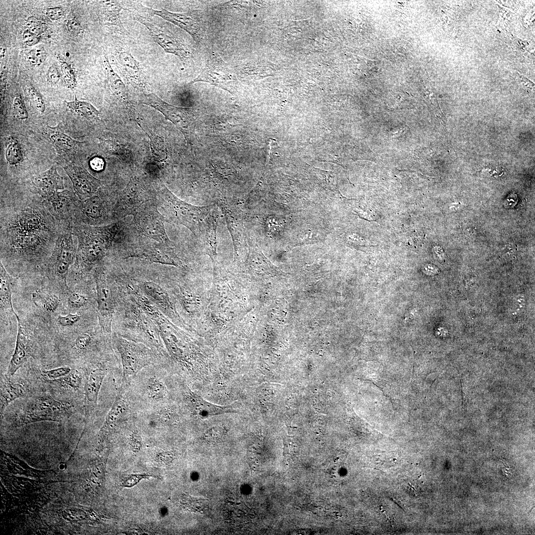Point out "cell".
I'll return each instance as SVG.
<instances>
[{
  "instance_id": "6da1fadb",
  "label": "cell",
  "mask_w": 535,
  "mask_h": 535,
  "mask_svg": "<svg viewBox=\"0 0 535 535\" xmlns=\"http://www.w3.org/2000/svg\"><path fill=\"white\" fill-rule=\"evenodd\" d=\"M0 249L17 255L52 252L63 224L43 201L27 205H0Z\"/></svg>"
},
{
  "instance_id": "7a4b0ae2",
  "label": "cell",
  "mask_w": 535,
  "mask_h": 535,
  "mask_svg": "<svg viewBox=\"0 0 535 535\" xmlns=\"http://www.w3.org/2000/svg\"><path fill=\"white\" fill-rule=\"evenodd\" d=\"M114 226L95 227L83 224L73 225V234L77 238V258L91 265L101 260L111 245Z\"/></svg>"
},
{
  "instance_id": "3957f363",
  "label": "cell",
  "mask_w": 535,
  "mask_h": 535,
  "mask_svg": "<svg viewBox=\"0 0 535 535\" xmlns=\"http://www.w3.org/2000/svg\"><path fill=\"white\" fill-rule=\"evenodd\" d=\"M161 207L166 218L177 224L185 226L197 237L200 226L215 206H197L184 202L175 196L165 186L160 190Z\"/></svg>"
},
{
  "instance_id": "277c9868",
  "label": "cell",
  "mask_w": 535,
  "mask_h": 535,
  "mask_svg": "<svg viewBox=\"0 0 535 535\" xmlns=\"http://www.w3.org/2000/svg\"><path fill=\"white\" fill-rule=\"evenodd\" d=\"M73 406L47 394L41 395L27 404L17 415V426L41 421L60 422L72 414Z\"/></svg>"
},
{
  "instance_id": "5b68a950",
  "label": "cell",
  "mask_w": 535,
  "mask_h": 535,
  "mask_svg": "<svg viewBox=\"0 0 535 535\" xmlns=\"http://www.w3.org/2000/svg\"><path fill=\"white\" fill-rule=\"evenodd\" d=\"M114 338L121 358L122 382L125 384L142 369L153 364L154 354L152 349L142 343L119 335Z\"/></svg>"
},
{
  "instance_id": "8992f818",
  "label": "cell",
  "mask_w": 535,
  "mask_h": 535,
  "mask_svg": "<svg viewBox=\"0 0 535 535\" xmlns=\"http://www.w3.org/2000/svg\"><path fill=\"white\" fill-rule=\"evenodd\" d=\"M72 223L65 224L56 240L49 260L50 271L66 281L69 268L77 255Z\"/></svg>"
},
{
  "instance_id": "52a82bcc",
  "label": "cell",
  "mask_w": 535,
  "mask_h": 535,
  "mask_svg": "<svg viewBox=\"0 0 535 535\" xmlns=\"http://www.w3.org/2000/svg\"><path fill=\"white\" fill-rule=\"evenodd\" d=\"M199 82L208 83L231 94L236 92L239 85L232 68L215 53L212 54L200 73L189 84Z\"/></svg>"
},
{
  "instance_id": "ba28073f",
  "label": "cell",
  "mask_w": 535,
  "mask_h": 535,
  "mask_svg": "<svg viewBox=\"0 0 535 535\" xmlns=\"http://www.w3.org/2000/svg\"><path fill=\"white\" fill-rule=\"evenodd\" d=\"M141 102L161 112L166 119L176 126L187 140L190 138L193 132L195 120L193 108L172 105L154 93L144 94Z\"/></svg>"
},
{
  "instance_id": "9c48e42d",
  "label": "cell",
  "mask_w": 535,
  "mask_h": 535,
  "mask_svg": "<svg viewBox=\"0 0 535 535\" xmlns=\"http://www.w3.org/2000/svg\"><path fill=\"white\" fill-rule=\"evenodd\" d=\"M217 204L224 216L233 242L235 258H237L246 250H248V231L244 222V214L239 206L227 200H219Z\"/></svg>"
},
{
  "instance_id": "30bf717a",
  "label": "cell",
  "mask_w": 535,
  "mask_h": 535,
  "mask_svg": "<svg viewBox=\"0 0 535 535\" xmlns=\"http://www.w3.org/2000/svg\"><path fill=\"white\" fill-rule=\"evenodd\" d=\"M95 283L99 323L103 333L110 334L115 307L113 290L106 276L102 273H96Z\"/></svg>"
},
{
  "instance_id": "8fae6325",
  "label": "cell",
  "mask_w": 535,
  "mask_h": 535,
  "mask_svg": "<svg viewBox=\"0 0 535 535\" xmlns=\"http://www.w3.org/2000/svg\"><path fill=\"white\" fill-rule=\"evenodd\" d=\"M79 199L71 191H57L43 199V204L51 215L62 224L72 223L77 204Z\"/></svg>"
},
{
  "instance_id": "7c38bea8",
  "label": "cell",
  "mask_w": 535,
  "mask_h": 535,
  "mask_svg": "<svg viewBox=\"0 0 535 535\" xmlns=\"http://www.w3.org/2000/svg\"><path fill=\"white\" fill-rule=\"evenodd\" d=\"M137 227L146 237L160 244L173 247L163 224L164 217L156 208H146L140 210L135 217Z\"/></svg>"
},
{
  "instance_id": "4fadbf2b",
  "label": "cell",
  "mask_w": 535,
  "mask_h": 535,
  "mask_svg": "<svg viewBox=\"0 0 535 535\" xmlns=\"http://www.w3.org/2000/svg\"><path fill=\"white\" fill-rule=\"evenodd\" d=\"M145 11L152 15H157L172 23L189 33L194 41L203 44L206 41L205 32L200 23L190 14L176 13L165 9L156 10L144 7Z\"/></svg>"
},
{
  "instance_id": "5bb4252c",
  "label": "cell",
  "mask_w": 535,
  "mask_h": 535,
  "mask_svg": "<svg viewBox=\"0 0 535 535\" xmlns=\"http://www.w3.org/2000/svg\"><path fill=\"white\" fill-rule=\"evenodd\" d=\"M135 19L143 24L149 30L153 40L167 53L173 54L182 60L189 58L190 53L182 43L173 36L165 33L153 24L149 19L136 14Z\"/></svg>"
},
{
  "instance_id": "9a60e30c",
  "label": "cell",
  "mask_w": 535,
  "mask_h": 535,
  "mask_svg": "<svg viewBox=\"0 0 535 535\" xmlns=\"http://www.w3.org/2000/svg\"><path fill=\"white\" fill-rule=\"evenodd\" d=\"M63 168L72 183L75 195L81 201L92 196L101 185L100 180L82 166L68 165Z\"/></svg>"
},
{
  "instance_id": "2e32d148",
  "label": "cell",
  "mask_w": 535,
  "mask_h": 535,
  "mask_svg": "<svg viewBox=\"0 0 535 535\" xmlns=\"http://www.w3.org/2000/svg\"><path fill=\"white\" fill-rule=\"evenodd\" d=\"M31 184L32 192L43 199L64 189L63 178L58 173L54 165L35 175Z\"/></svg>"
},
{
  "instance_id": "e0dca14e",
  "label": "cell",
  "mask_w": 535,
  "mask_h": 535,
  "mask_svg": "<svg viewBox=\"0 0 535 535\" xmlns=\"http://www.w3.org/2000/svg\"><path fill=\"white\" fill-rule=\"evenodd\" d=\"M214 208L202 222L197 236L205 252L212 260L214 266L216 264L218 219V214Z\"/></svg>"
},
{
  "instance_id": "ac0fdd59",
  "label": "cell",
  "mask_w": 535,
  "mask_h": 535,
  "mask_svg": "<svg viewBox=\"0 0 535 535\" xmlns=\"http://www.w3.org/2000/svg\"><path fill=\"white\" fill-rule=\"evenodd\" d=\"M186 401L192 414L202 419L223 414L237 412L231 406H222L215 405L191 391L187 392Z\"/></svg>"
},
{
  "instance_id": "d6986e66",
  "label": "cell",
  "mask_w": 535,
  "mask_h": 535,
  "mask_svg": "<svg viewBox=\"0 0 535 535\" xmlns=\"http://www.w3.org/2000/svg\"><path fill=\"white\" fill-rule=\"evenodd\" d=\"M15 316L18 324L17 334L15 349L6 373V374L10 377L15 374L30 356L28 338L25 333L22 323L16 313Z\"/></svg>"
},
{
  "instance_id": "ffe728a7",
  "label": "cell",
  "mask_w": 535,
  "mask_h": 535,
  "mask_svg": "<svg viewBox=\"0 0 535 535\" xmlns=\"http://www.w3.org/2000/svg\"><path fill=\"white\" fill-rule=\"evenodd\" d=\"M133 256L164 265L180 266L181 262L173 251V247L161 244L148 247L137 251Z\"/></svg>"
},
{
  "instance_id": "44dd1931",
  "label": "cell",
  "mask_w": 535,
  "mask_h": 535,
  "mask_svg": "<svg viewBox=\"0 0 535 535\" xmlns=\"http://www.w3.org/2000/svg\"><path fill=\"white\" fill-rule=\"evenodd\" d=\"M142 292L162 312L172 316L175 314L174 308L166 291L156 282L146 281L139 285Z\"/></svg>"
},
{
  "instance_id": "7402d4cb",
  "label": "cell",
  "mask_w": 535,
  "mask_h": 535,
  "mask_svg": "<svg viewBox=\"0 0 535 535\" xmlns=\"http://www.w3.org/2000/svg\"><path fill=\"white\" fill-rule=\"evenodd\" d=\"M107 370L104 366L97 367L89 374L84 386L85 401L89 405H97L99 394Z\"/></svg>"
},
{
  "instance_id": "603a6c76",
  "label": "cell",
  "mask_w": 535,
  "mask_h": 535,
  "mask_svg": "<svg viewBox=\"0 0 535 535\" xmlns=\"http://www.w3.org/2000/svg\"><path fill=\"white\" fill-rule=\"evenodd\" d=\"M116 60L121 72L134 84L141 86L144 84V77L139 63L129 52L122 51L117 54Z\"/></svg>"
},
{
  "instance_id": "cb8c5ba5",
  "label": "cell",
  "mask_w": 535,
  "mask_h": 535,
  "mask_svg": "<svg viewBox=\"0 0 535 535\" xmlns=\"http://www.w3.org/2000/svg\"><path fill=\"white\" fill-rule=\"evenodd\" d=\"M7 374L2 375L0 382V414L12 401L26 394L25 387L21 383L11 380Z\"/></svg>"
},
{
  "instance_id": "d4e9b609",
  "label": "cell",
  "mask_w": 535,
  "mask_h": 535,
  "mask_svg": "<svg viewBox=\"0 0 535 535\" xmlns=\"http://www.w3.org/2000/svg\"><path fill=\"white\" fill-rule=\"evenodd\" d=\"M13 278L0 262V306L1 312L8 311L14 315L16 313L12 303V285Z\"/></svg>"
},
{
  "instance_id": "484cf974",
  "label": "cell",
  "mask_w": 535,
  "mask_h": 535,
  "mask_svg": "<svg viewBox=\"0 0 535 535\" xmlns=\"http://www.w3.org/2000/svg\"><path fill=\"white\" fill-rule=\"evenodd\" d=\"M104 64L107 78L111 91L118 99L129 106L130 103L128 101L125 86L120 77L112 69L108 59L106 55L104 57Z\"/></svg>"
},
{
  "instance_id": "4316f807",
  "label": "cell",
  "mask_w": 535,
  "mask_h": 535,
  "mask_svg": "<svg viewBox=\"0 0 535 535\" xmlns=\"http://www.w3.org/2000/svg\"><path fill=\"white\" fill-rule=\"evenodd\" d=\"M127 408V402L122 395H117L106 417L101 434L105 433L107 429L112 427L123 415L126 414Z\"/></svg>"
},
{
  "instance_id": "83f0119b",
  "label": "cell",
  "mask_w": 535,
  "mask_h": 535,
  "mask_svg": "<svg viewBox=\"0 0 535 535\" xmlns=\"http://www.w3.org/2000/svg\"><path fill=\"white\" fill-rule=\"evenodd\" d=\"M144 389L147 397L155 402L162 401L167 394V388L164 382L155 375H151L146 379Z\"/></svg>"
},
{
  "instance_id": "f1b7e54d",
  "label": "cell",
  "mask_w": 535,
  "mask_h": 535,
  "mask_svg": "<svg viewBox=\"0 0 535 535\" xmlns=\"http://www.w3.org/2000/svg\"><path fill=\"white\" fill-rule=\"evenodd\" d=\"M66 107L72 113L85 117L89 120H97L100 112L91 104L77 99L72 102L65 101Z\"/></svg>"
},
{
  "instance_id": "f546056e",
  "label": "cell",
  "mask_w": 535,
  "mask_h": 535,
  "mask_svg": "<svg viewBox=\"0 0 535 535\" xmlns=\"http://www.w3.org/2000/svg\"><path fill=\"white\" fill-rule=\"evenodd\" d=\"M32 298L36 306L50 313L54 312L60 303L58 297L55 295L41 290L33 292Z\"/></svg>"
},
{
  "instance_id": "4dcf8cb0",
  "label": "cell",
  "mask_w": 535,
  "mask_h": 535,
  "mask_svg": "<svg viewBox=\"0 0 535 535\" xmlns=\"http://www.w3.org/2000/svg\"><path fill=\"white\" fill-rule=\"evenodd\" d=\"M49 138L52 143L58 150L67 152L73 151L78 144V142L57 128L50 127Z\"/></svg>"
},
{
  "instance_id": "1f68e13d",
  "label": "cell",
  "mask_w": 535,
  "mask_h": 535,
  "mask_svg": "<svg viewBox=\"0 0 535 535\" xmlns=\"http://www.w3.org/2000/svg\"><path fill=\"white\" fill-rule=\"evenodd\" d=\"M104 3V10L106 19L109 23L118 26L122 32L125 33V30L120 18L122 5L117 1H105Z\"/></svg>"
},
{
  "instance_id": "d6a6232c",
  "label": "cell",
  "mask_w": 535,
  "mask_h": 535,
  "mask_svg": "<svg viewBox=\"0 0 535 535\" xmlns=\"http://www.w3.org/2000/svg\"><path fill=\"white\" fill-rule=\"evenodd\" d=\"M150 145L154 159L159 162L164 160L167 157L166 150L162 137L150 136Z\"/></svg>"
},
{
  "instance_id": "836d02e7",
  "label": "cell",
  "mask_w": 535,
  "mask_h": 535,
  "mask_svg": "<svg viewBox=\"0 0 535 535\" xmlns=\"http://www.w3.org/2000/svg\"><path fill=\"white\" fill-rule=\"evenodd\" d=\"M57 59L60 65L63 79L66 85L68 88L73 89L76 86L77 82L71 66L62 55H58Z\"/></svg>"
},
{
  "instance_id": "e575fe53",
  "label": "cell",
  "mask_w": 535,
  "mask_h": 535,
  "mask_svg": "<svg viewBox=\"0 0 535 535\" xmlns=\"http://www.w3.org/2000/svg\"><path fill=\"white\" fill-rule=\"evenodd\" d=\"M5 158L10 165L17 164L22 160L21 148L17 141L13 140L9 144L6 150Z\"/></svg>"
},
{
  "instance_id": "d590c367",
  "label": "cell",
  "mask_w": 535,
  "mask_h": 535,
  "mask_svg": "<svg viewBox=\"0 0 535 535\" xmlns=\"http://www.w3.org/2000/svg\"><path fill=\"white\" fill-rule=\"evenodd\" d=\"M55 381H58L62 386L74 389H78L82 385V377L76 371L72 370L68 374Z\"/></svg>"
},
{
  "instance_id": "8d00e7d4",
  "label": "cell",
  "mask_w": 535,
  "mask_h": 535,
  "mask_svg": "<svg viewBox=\"0 0 535 535\" xmlns=\"http://www.w3.org/2000/svg\"><path fill=\"white\" fill-rule=\"evenodd\" d=\"M47 53L42 46H37L30 51L27 54V59L32 65H40L46 59Z\"/></svg>"
},
{
  "instance_id": "74e56055",
  "label": "cell",
  "mask_w": 535,
  "mask_h": 535,
  "mask_svg": "<svg viewBox=\"0 0 535 535\" xmlns=\"http://www.w3.org/2000/svg\"><path fill=\"white\" fill-rule=\"evenodd\" d=\"M71 371V369L69 367H60L48 370H43L41 372V375L49 380L55 381L65 376Z\"/></svg>"
},
{
  "instance_id": "f35d334b",
  "label": "cell",
  "mask_w": 535,
  "mask_h": 535,
  "mask_svg": "<svg viewBox=\"0 0 535 535\" xmlns=\"http://www.w3.org/2000/svg\"><path fill=\"white\" fill-rule=\"evenodd\" d=\"M26 25L29 30L39 36L46 29L45 22L35 16H30L26 20Z\"/></svg>"
},
{
  "instance_id": "ab89813d",
  "label": "cell",
  "mask_w": 535,
  "mask_h": 535,
  "mask_svg": "<svg viewBox=\"0 0 535 535\" xmlns=\"http://www.w3.org/2000/svg\"><path fill=\"white\" fill-rule=\"evenodd\" d=\"M149 477H156V476L146 473L130 474L124 479L121 486L125 487H131L136 485L142 479Z\"/></svg>"
},
{
  "instance_id": "60d3db41",
  "label": "cell",
  "mask_w": 535,
  "mask_h": 535,
  "mask_svg": "<svg viewBox=\"0 0 535 535\" xmlns=\"http://www.w3.org/2000/svg\"><path fill=\"white\" fill-rule=\"evenodd\" d=\"M28 92L36 108L38 111L44 112L46 109V106L44 101L40 94L33 87H29Z\"/></svg>"
},
{
  "instance_id": "b9f144b4",
  "label": "cell",
  "mask_w": 535,
  "mask_h": 535,
  "mask_svg": "<svg viewBox=\"0 0 535 535\" xmlns=\"http://www.w3.org/2000/svg\"><path fill=\"white\" fill-rule=\"evenodd\" d=\"M88 298L81 294L72 292L68 297V302L70 306L79 309L84 306L88 302Z\"/></svg>"
},
{
  "instance_id": "7bdbcfd3",
  "label": "cell",
  "mask_w": 535,
  "mask_h": 535,
  "mask_svg": "<svg viewBox=\"0 0 535 535\" xmlns=\"http://www.w3.org/2000/svg\"><path fill=\"white\" fill-rule=\"evenodd\" d=\"M13 107L15 115L18 119H25L28 114L26 108L21 98L16 97L13 102Z\"/></svg>"
},
{
  "instance_id": "ee69618b",
  "label": "cell",
  "mask_w": 535,
  "mask_h": 535,
  "mask_svg": "<svg viewBox=\"0 0 535 535\" xmlns=\"http://www.w3.org/2000/svg\"><path fill=\"white\" fill-rule=\"evenodd\" d=\"M80 319V315L77 314L69 313L65 316H58L57 321L62 326H69L76 323Z\"/></svg>"
},
{
  "instance_id": "f6af8a7d",
  "label": "cell",
  "mask_w": 535,
  "mask_h": 535,
  "mask_svg": "<svg viewBox=\"0 0 535 535\" xmlns=\"http://www.w3.org/2000/svg\"><path fill=\"white\" fill-rule=\"evenodd\" d=\"M92 337L87 333H82L79 335L75 339V346L79 350H85L90 345Z\"/></svg>"
},
{
  "instance_id": "bcb514c9",
  "label": "cell",
  "mask_w": 535,
  "mask_h": 535,
  "mask_svg": "<svg viewBox=\"0 0 535 535\" xmlns=\"http://www.w3.org/2000/svg\"><path fill=\"white\" fill-rule=\"evenodd\" d=\"M66 27L68 32L75 36H78L82 30L79 21L74 18H71L67 20Z\"/></svg>"
},
{
  "instance_id": "7dc6e473",
  "label": "cell",
  "mask_w": 535,
  "mask_h": 535,
  "mask_svg": "<svg viewBox=\"0 0 535 535\" xmlns=\"http://www.w3.org/2000/svg\"><path fill=\"white\" fill-rule=\"evenodd\" d=\"M23 40L25 45L30 47L37 44L39 42L40 38L39 36L30 31L26 30L23 34Z\"/></svg>"
},
{
  "instance_id": "c3c4849f",
  "label": "cell",
  "mask_w": 535,
  "mask_h": 535,
  "mask_svg": "<svg viewBox=\"0 0 535 535\" xmlns=\"http://www.w3.org/2000/svg\"><path fill=\"white\" fill-rule=\"evenodd\" d=\"M47 16L52 20H58L64 15V11L61 7H50L46 9Z\"/></svg>"
},
{
  "instance_id": "681fc988",
  "label": "cell",
  "mask_w": 535,
  "mask_h": 535,
  "mask_svg": "<svg viewBox=\"0 0 535 535\" xmlns=\"http://www.w3.org/2000/svg\"><path fill=\"white\" fill-rule=\"evenodd\" d=\"M515 78L517 82L523 88L529 90V91L533 90V89H534V83L524 75H521L518 72H516L515 73Z\"/></svg>"
},
{
  "instance_id": "f907efd6",
  "label": "cell",
  "mask_w": 535,
  "mask_h": 535,
  "mask_svg": "<svg viewBox=\"0 0 535 535\" xmlns=\"http://www.w3.org/2000/svg\"><path fill=\"white\" fill-rule=\"evenodd\" d=\"M129 441V445L134 451L137 452L140 450L142 446V438L138 432H133L130 436Z\"/></svg>"
},
{
  "instance_id": "816d5d0a",
  "label": "cell",
  "mask_w": 535,
  "mask_h": 535,
  "mask_svg": "<svg viewBox=\"0 0 535 535\" xmlns=\"http://www.w3.org/2000/svg\"><path fill=\"white\" fill-rule=\"evenodd\" d=\"M48 78L52 84H56L60 79V74L55 65L50 66L48 72Z\"/></svg>"
},
{
  "instance_id": "f5cc1de1",
  "label": "cell",
  "mask_w": 535,
  "mask_h": 535,
  "mask_svg": "<svg viewBox=\"0 0 535 535\" xmlns=\"http://www.w3.org/2000/svg\"><path fill=\"white\" fill-rule=\"evenodd\" d=\"M90 164L93 170L100 171L104 168V162L102 159L99 157H96L93 158L90 160Z\"/></svg>"
}]
</instances>
